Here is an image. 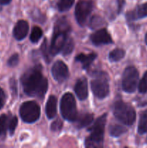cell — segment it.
<instances>
[{"mask_svg":"<svg viewBox=\"0 0 147 148\" xmlns=\"http://www.w3.org/2000/svg\"><path fill=\"white\" fill-rule=\"evenodd\" d=\"M22 85L26 95L42 99L48 90V80L42 74L40 66L28 69L21 77Z\"/></svg>","mask_w":147,"mask_h":148,"instance_id":"cell-1","label":"cell"},{"mask_svg":"<svg viewBox=\"0 0 147 148\" xmlns=\"http://www.w3.org/2000/svg\"><path fill=\"white\" fill-rule=\"evenodd\" d=\"M71 31V26L65 17H61L56 21L53 32V38L50 45V50L52 55L61 53L63 46L70 37L69 36Z\"/></svg>","mask_w":147,"mask_h":148,"instance_id":"cell-2","label":"cell"},{"mask_svg":"<svg viewBox=\"0 0 147 148\" xmlns=\"http://www.w3.org/2000/svg\"><path fill=\"white\" fill-rule=\"evenodd\" d=\"M106 119L107 114L101 116L97 119L95 124L88 129L91 132V134L85 140V146L86 147H102Z\"/></svg>","mask_w":147,"mask_h":148,"instance_id":"cell-3","label":"cell"},{"mask_svg":"<svg viewBox=\"0 0 147 148\" xmlns=\"http://www.w3.org/2000/svg\"><path fill=\"white\" fill-rule=\"evenodd\" d=\"M113 114L115 118L127 126L133 125L135 120V111L130 104L118 101L114 104Z\"/></svg>","mask_w":147,"mask_h":148,"instance_id":"cell-4","label":"cell"},{"mask_svg":"<svg viewBox=\"0 0 147 148\" xmlns=\"http://www.w3.org/2000/svg\"><path fill=\"white\" fill-rule=\"evenodd\" d=\"M61 113L63 119L69 121H75L78 116L76 104L71 93H66L62 97L60 104Z\"/></svg>","mask_w":147,"mask_h":148,"instance_id":"cell-5","label":"cell"},{"mask_svg":"<svg viewBox=\"0 0 147 148\" xmlns=\"http://www.w3.org/2000/svg\"><path fill=\"white\" fill-rule=\"evenodd\" d=\"M20 117L26 123H33L40 116V108L35 101H27L22 104L20 108Z\"/></svg>","mask_w":147,"mask_h":148,"instance_id":"cell-6","label":"cell"},{"mask_svg":"<svg viewBox=\"0 0 147 148\" xmlns=\"http://www.w3.org/2000/svg\"><path fill=\"white\" fill-rule=\"evenodd\" d=\"M91 88L97 98L102 99L108 96L110 92L108 75L102 72L98 74L97 76L91 82Z\"/></svg>","mask_w":147,"mask_h":148,"instance_id":"cell-7","label":"cell"},{"mask_svg":"<svg viewBox=\"0 0 147 148\" xmlns=\"http://www.w3.org/2000/svg\"><path fill=\"white\" fill-rule=\"evenodd\" d=\"M122 87L125 92H135L138 81V72L134 66H128L124 70L122 78Z\"/></svg>","mask_w":147,"mask_h":148,"instance_id":"cell-8","label":"cell"},{"mask_svg":"<svg viewBox=\"0 0 147 148\" xmlns=\"http://www.w3.org/2000/svg\"><path fill=\"white\" fill-rule=\"evenodd\" d=\"M92 9L93 2L92 0H79L78 1L75 8V17L79 25H84Z\"/></svg>","mask_w":147,"mask_h":148,"instance_id":"cell-9","label":"cell"},{"mask_svg":"<svg viewBox=\"0 0 147 148\" xmlns=\"http://www.w3.org/2000/svg\"><path fill=\"white\" fill-rule=\"evenodd\" d=\"M51 72L54 79L59 82H63L69 77V69L61 61H58L53 64Z\"/></svg>","mask_w":147,"mask_h":148,"instance_id":"cell-10","label":"cell"},{"mask_svg":"<svg viewBox=\"0 0 147 148\" xmlns=\"http://www.w3.org/2000/svg\"><path fill=\"white\" fill-rule=\"evenodd\" d=\"M91 41L96 46L104 44H110L112 43V38L106 29L102 28L98 30L90 36Z\"/></svg>","mask_w":147,"mask_h":148,"instance_id":"cell-11","label":"cell"},{"mask_svg":"<svg viewBox=\"0 0 147 148\" xmlns=\"http://www.w3.org/2000/svg\"><path fill=\"white\" fill-rule=\"evenodd\" d=\"M29 25L25 20H19L15 25L13 30V35L15 39L20 40L24 39L28 33Z\"/></svg>","mask_w":147,"mask_h":148,"instance_id":"cell-12","label":"cell"},{"mask_svg":"<svg viewBox=\"0 0 147 148\" xmlns=\"http://www.w3.org/2000/svg\"><path fill=\"white\" fill-rule=\"evenodd\" d=\"M74 90L78 98L84 101L88 96V85L86 78H81L76 82L74 87Z\"/></svg>","mask_w":147,"mask_h":148,"instance_id":"cell-13","label":"cell"},{"mask_svg":"<svg viewBox=\"0 0 147 148\" xmlns=\"http://www.w3.org/2000/svg\"><path fill=\"white\" fill-rule=\"evenodd\" d=\"M146 17H147V2L138 6L134 11L127 14V17L129 20L144 18Z\"/></svg>","mask_w":147,"mask_h":148,"instance_id":"cell-14","label":"cell"},{"mask_svg":"<svg viewBox=\"0 0 147 148\" xmlns=\"http://www.w3.org/2000/svg\"><path fill=\"white\" fill-rule=\"evenodd\" d=\"M46 112L48 119H53L56 116L57 112V98L54 95L49 97L46 106Z\"/></svg>","mask_w":147,"mask_h":148,"instance_id":"cell-15","label":"cell"},{"mask_svg":"<svg viewBox=\"0 0 147 148\" xmlns=\"http://www.w3.org/2000/svg\"><path fill=\"white\" fill-rule=\"evenodd\" d=\"M97 54L95 53H89V54H84V53H80L77 55L75 58L76 62H80L82 64V67L84 69H87L93 61L96 59Z\"/></svg>","mask_w":147,"mask_h":148,"instance_id":"cell-16","label":"cell"},{"mask_svg":"<svg viewBox=\"0 0 147 148\" xmlns=\"http://www.w3.org/2000/svg\"><path fill=\"white\" fill-rule=\"evenodd\" d=\"M94 119V116L92 114H84L80 116H78L76 121V126L77 128H83V127L89 126L92 122Z\"/></svg>","mask_w":147,"mask_h":148,"instance_id":"cell-17","label":"cell"},{"mask_svg":"<svg viewBox=\"0 0 147 148\" xmlns=\"http://www.w3.org/2000/svg\"><path fill=\"white\" fill-rule=\"evenodd\" d=\"M138 132L141 134H145L146 132H147V110L143 111L140 115Z\"/></svg>","mask_w":147,"mask_h":148,"instance_id":"cell-18","label":"cell"},{"mask_svg":"<svg viewBox=\"0 0 147 148\" xmlns=\"http://www.w3.org/2000/svg\"><path fill=\"white\" fill-rule=\"evenodd\" d=\"M40 49H41V52L42 53H43V58H44V59L46 61L47 63H49V62L51 61L52 58L53 57V56L52 55L51 52H50V46H48L47 39H45V40H43Z\"/></svg>","mask_w":147,"mask_h":148,"instance_id":"cell-19","label":"cell"},{"mask_svg":"<svg viewBox=\"0 0 147 148\" xmlns=\"http://www.w3.org/2000/svg\"><path fill=\"white\" fill-rule=\"evenodd\" d=\"M125 51L121 49H114L109 53V59L111 62H118L125 56Z\"/></svg>","mask_w":147,"mask_h":148,"instance_id":"cell-20","label":"cell"},{"mask_svg":"<svg viewBox=\"0 0 147 148\" xmlns=\"http://www.w3.org/2000/svg\"><path fill=\"white\" fill-rule=\"evenodd\" d=\"M127 132L126 128L122 125H118V124H115V125L112 126L110 129V133L112 137H120V135L123 134Z\"/></svg>","mask_w":147,"mask_h":148,"instance_id":"cell-21","label":"cell"},{"mask_svg":"<svg viewBox=\"0 0 147 148\" xmlns=\"http://www.w3.org/2000/svg\"><path fill=\"white\" fill-rule=\"evenodd\" d=\"M74 2V0H58V8L60 12L66 11L71 7Z\"/></svg>","mask_w":147,"mask_h":148,"instance_id":"cell-22","label":"cell"},{"mask_svg":"<svg viewBox=\"0 0 147 148\" xmlns=\"http://www.w3.org/2000/svg\"><path fill=\"white\" fill-rule=\"evenodd\" d=\"M42 36H43V31L41 29L37 26H35L30 34V40L33 43H37L42 37Z\"/></svg>","mask_w":147,"mask_h":148,"instance_id":"cell-23","label":"cell"},{"mask_svg":"<svg viewBox=\"0 0 147 148\" xmlns=\"http://www.w3.org/2000/svg\"><path fill=\"white\" fill-rule=\"evenodd\" d=\"M104 20L99 16H93L89 22V27L92 29H95L97 27H101L104 24Z\"/></svg>","mask_w":147,"mask_h":148,"instance_id":"cell-24","label":"cell"},{"mask_svg":"<svg viewBox=\"0 0 147 148\" xmlns=\"http://www.w3.org/2000/svg\"><path fill=\"white\" fill-rule=\"evenodd\" d=\"M74 46V45L73 40H72L71 38H69V40H68V41L66 42V43L65 44V46H63V49H62V51L61 53H63L64 56L65 55L69 54V53H71L72 51H73Z\"/></svg>","mask_w":147,"mask_h":148,"instance_id":"cell-25","label":"cell"},{"mask_svg":"<svg viewBox=\"0 0 147 148\" xmlns=\"http://www.w3.org/2000/svg\"><path fill=\"white\" fill-rule=\"evenodd\" d=\"M138 90L141 93H145L147 92V72H145L142 79L140 81L138 85Z\"/></svg>","mask_w":147,"mask_h":148,"instance_id":"cell-26","label":"cell"},{"mask_svg":"<svg viewBox=\"0 0 147 148\" xmlns=\"http://www.w3.org/2000/svg\"><path fill=\"white\" fill-rule=\"evenodd\" d=\"M7 116L4 114L0 116V136L5 134L6 129H7Z\"/></svg>","mask_w":147,"mask_h":148,"instance_id":"cell-27","label":"cell"},{"mask_svg":"<svg viewBox=\"0 0 147 148\" xmlns=\"http://www.w3.org/2000/svg\"><path fill=\"white\" fill-rule=\"evenodd\" d=\"M17 122H18V120H17V118L16 116H13L10 120V124H9V130H10V133L11 135L14 134V130L17 127Z\"/></svg>","mask_w":147,"mask_h":148,"instance_id":"cell-28","label":"cell"},{"mask_svg":"<svg viewBox=\"0 0 147 148\" xmlns=\"http://www.w3.org/2000/svg\"><path fill=\"white\" fill-rule=\"evenodd\" d=\"M19 63V55L17 53H14L13 54L11 57L9 59L8 62H7V64L9 66L11 67H14L16 65L18 64Z\"/></svg>","mask_w":147,"mask_h":148,"instance_id":"cell-29","label":"cell"},{"mask_svg":"<svg viewBox=\"0 0 147 148\" xmlns=\"http://www.w3.org/2000/svg\"><path fill=\"white\" fill-rule=\"evenodd\" d=\"M62 127H63V122L59 119L56 120V121L52 123L50 129L53 132H58L61 130Z\"/></svg>","mask_w":147,"mask_h":148,"instance_id":"cell-30","label":"cell"},{"mask_svg":"<svg viewBox=\"0 0 147 148\" xmlns=\"http://www.w3.org/2000/svg\"><path fill=\"white\" fill-rule=\"evenodd\" d=\"M6 101V95L4 93V90L0 88V110L1 109L3 106H4V103H5Z\"/></svg>","mask_w":147,"mask_h":148,"instance_id":"cell-31","label":"cell"},{"mask_svg":"<svg viewBox=\"0 0 147 148\" xmlns=\"http://www.w3.org/2000/svg\"><path fill=\"white\" fill-rule=\"evenodd\" d=\"M10 88H11L13 94L17 95V82H16V81L13 78L10 79Z\"/></svg>","mask_w":147,"mask_h":148,"instance_id":"cell-32","label":"cell"},{"mask_svg":"<svg viewBox=\"0 0 147 148\" xmlns=\"http://www.w3.org/2000/svg\"><path fill=\"white\" fill-rule=\"evenodd\" d=\"M125 0H118V12L120 13L122 11L124 5H125Z\"/></svg>","mask_w":147,"mask_h":148,"instance_id":"cell-33","label":"cell"},{"mask_svg":"<svg viewBox=\"0 0 147 148\" xmlns=\"http://www.w3.org/2000/svg\"><path fill=\"white\" fill-rule=\"evenodd\" d=\"M12 0H0V4H8Z\"/></svg>","mask_w":147,"mask_h":148,"instance_id":"cell-34","label":"cell"},{"mask_svg":"<svg viewBox=\"0 0 147 148\" xmlns=\"http://www.w3.org/2000/svg\"><path fill=\"white\" fill-rule=\"evenodd\" d=\"M145 41H146V43L147 44V33L146 35V37H145Z\"/></svg>","mask_w":147,"mask_h":148,"instance_id":"cell-35","label":"cell"},{"mask_svg":"<svg viewBox=\"0 0 147 148\" xmlns=\"http://www.w3.org/2000/svg\"><path fill=\"white\" fill-rule=\"evenodd\" d=\"M1 10H2V7H1V4H0V11H1Z\"/></svg>","mask_w":147,"mask_h":148,"instance_id":"cell-36","label":"cell"}]
</instances>
